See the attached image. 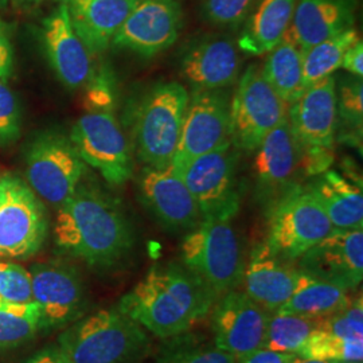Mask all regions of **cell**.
I'll use <instances>...</instances> for the list:
<instances>
[{
  "mask_svg": "<svg viewBox=\"0 0 363 363\" xmlns=\"http://www.w3.org/2000/svg\"><path fill=\"white\" fill-rule=\"evenodd\" d=\"M70 140L84 163L105 181L121 186L133 174L130 143L111 108H93L73 125Z\"/></svg>",
  "mask_w": 363,
  "mask_h": 363,
  "instance_id": "obj_9",
  "label": "cell"
},
{
  "mask_svg": "<svg viewBox=\"0 0 363 363\" xmlns=\"http://www.w3.org/2000/svg\"><path fill=\"white\" fill-rule=\"evenodd\" d=\"M358 38V33L352 27L301 52L304 89L340 69L345 52Z\"/></svg>",
  "mask_w": 363,
  "mask_h": 363,
  "instance_id": "obj_30",
  "label": "cell"
},
{
  "mask_svg": "<svg viewBox=\"0 0 363 363\" xmlns=\"http://www.w3.org/2000/svg\"><path fill=\"white\" fill-rule=\"evenodd\" d=\"M13 50L9 27L0 19V79L10 77L13 73Z\"/></svg>",
  "mask_w": 363,
  "mask_h": 363,
  "instance_id": "obj_39",
  "label": "cell"
},
{
  "mask_svg": "<svg viewBox=\"0 0 363 363\" xmlns=\"http://www.w3.org/2000/svg\"><path fill=\"white\" fill-rule=\"evenodd\" d=\"M295 354L277 352L268 349H259L240 358L237 363H292L295 361Z\"/></svg>",
  "mask_w": 363,
  "mask_h": 363,
  "instance_id": "obj_41",
  "label": "cell"
},
{
  "mask_svg": "<svg viewBox=\"0 0 363 363\" xmlns=\"http://www.w3.org/2000/svg\"><path fill=\"white\" fill-rule=\"evenodd\" d=\"M217 296L183 264L154 265L117 308L159 339L190 331L213 310Z\"/></svg>",
  "mask_w": 363,
  "mask_h": 363,
  "instance_id": "obj_2",
  "label": "cell"
},
{
  "mask_svg": "<svg viewBox=\"0 0 363 363\" xmlns=\"http://www.w3.org/2000/svg\"><path fill=\"white\" fill-rule=\"evenodd\" d=\"M286 113L288 104L269 86L259 66H249L230 101L232 145L247 152L256 151Z\"/></svg>",
  "mask_w": 363,
  "mask_h": 363,
  "instance_id": "obj_8",
  "label": "cell"
},
{
  "mask_svg": "<svg viewBox=\"0 0 363 363\" xmlns=\"http://www.w3.org/2000/svg\"><path fill=\"white\" fill-rule=\"evenodd\" d=\"M295 7L296 0H257L237 40L240 50L249 55L271 52L286 35Z\"/></svg>",
  "mask_w": 363,
  "mask_h": 363,
  "instance_id": "obj_26",
  "label": "cell"
},
{
  "mask_svg": "<svg viewBox=\"0 0 363 363\" xmlns=\"http://www.w3.org/2000/svg\"><path fill=\"white\" fill-rule=\"evenodd\" d=\"M179 171L194 196L202 220H232L240 210V186L237 179V154L232 144L198 156Z\"/></svg>",
  "mask_w": 363,
  "mask_h": 363,
  "instance_id": "obj_10",
  "label": "cell"
},
{
  "mask_svg": "<svg viewBox=\"0 0 363 363\" xmlns=\"http://www.w3.org/2000/svg\"><path fill=\"white\" fill-rule=\"evenodd\" d=\"M362 78L346 79L337 91V132L340 140L352 145L362 144Z\"/></svg>",
  "mask_w": 363,
  "mask_h": 363,
  "instance_id": "obj_33",
  "label": "cell"
},
{
  "mask_svg": "<svg viewBox=\"0 0 363 363\" xmlns=\"http://www.w3.org/2000/svg\"><path fill=\"white\" fill-rule=\"evenodd\" d=\"M318 330L342 339H363L362 298L352 300L340 311L319 318Z\"/></svg>",
  "mask_w": 363,
  "mask_h": 363,
  "instance_id": "obj_36",
  "label": "cell"
},
{
  "mask_svg": "<svg viewBox=\"0 0 363 363\" xmlns=\"http://www.w3.org/2000/svg\"><path fill=\"white\" fill-rule=\"evenodd\" d=\"M298 269L316 280L346 291L363 279V232L334 230L298 259Z\"/></svg>",
  "mask_w": 363,
  "mask_h": 363,
  "instance_id": "obj_18",
  "label": "cell"
},
{
  "mask_svg": "<svg viewBox=\"0 0 363 363\" xmlns=\"http://www.w3.org/2000/svg\"><path fill=\"white\" fill-rule=\"evenodd\" d=\"M232 144L230 100L223 89H194L182 127L181 139L172 159L181 167L198 156Z\"/></svg>",
  "mask_w": 363,
  "mask_h": 363,
  "instance_id": "obj_14",
  "label": "cell"
},
{
  "mask_svg": "<svg viewBox=\"0 0 363 363\" xmlns=\"http://www.w3.org/2000/svg\"><path fill=\"white\" fill-rule=\"evenodd\" d=\"M331 363H354V362H331Z\"/></svg>",
  "mask_w": 363,
  "mask_h": 363,
  "instance_id": "obj_45",
  "label": "cell"
},
{
  "mask_svg": "<svg viewBox=\"0 0 363 363\" xmlns=\"http://www.w3.org/2000/svg\"><path fill=\"white\" fill-rule=\"evenodd\" d=\"M39 333H43L42 320L34 301L0 306V350L22 346Z\"/></svg>",
  "mask_w": 363,
  "mask_h": 363,
  "instance_id": "obj_32",
  "label": "cell"
},
{
  "mask_svg": "<svg viewBox=\"0 0 363 363\" xmlns=\"http://www.w3.org/2000/svg\"><path fill=\"white\" fill-rule=\"evenodd\" d=\"M140 0H66L76 34L93 54L105 52Z\"/></svg>",
  "mask_w": 363,
  "mask_h": 363,
  "instance_id": "obj_23",
  "label": "cell"
},
{
  "mask_svg": "<svg viewBox=\"0 0 363 363\" xmlns=\"http://www.w3.org/2000/svg\"><path fill=\"white\" fill-rule=\"evenodd\" d=\"M211 311L213 342L220 350L240 359L262 349L271 315L244 291L222 295Z\"/></svg>",
  "mask_w": 363,
  "mask_h": 363,
  "instance_id": "obj_16",
  "label": "cell"
},
{
  "mask_svg": "<svg viewBox=\"0 0 363 363\" xmlns=\"http://www.w3.org/2000/svg\"><path fill=\"white\" fill-rule=\"evenodd\" d=\"M301 271L279 259L268 245L259 244L245 264L241 286L244 292L268 312H277L298 289Z\"/></svg>",
  "mask_w": 363,
  "mask_h": 363,
  "instance_id": "obj_20",
  "label": "cell"
},
{
  "mask_svg": "<svg viewBox=\"0 0 363 363\" xmlns=\"http://www.w3.org/2000/svg\"><path fill=\"white\" fill-rule=\"evenodd\" d=\"M181 259L217 298L241 284L245 262L230 220H201L184 235Z\"/></svg>",
  "mask_w": 363,
  "mask_h": 363,
  "instance_id": "obj_4",
  "label": "cell"
},
{
  "mask_svg": "<svg viewBox=\"0 0 363 363\" xmlns=\"http://www.w3.org/2000/svg\"><path fill=\"white\" fill-rule=\"evenodd\" d=\"M319 318L274 312L269 318L264 349L298 354L307 339L318 330Z\"/></svg>",
  "mask_w": 363,
  "mask_h": 363,
  "instance_id": "obj_31",
  "label": "cell"
},
{
  "mask_svg": "<svg viewBox=\"0 0 363 363\" xmlns=\"http://www.w3.org/2000/svg\"><path fill=\"white\" fill-rule=\"evenodd\" d=\"M301 273L298 289L277 312L323 318L350 306L352 300L346 289Z\"/></svg>",
  "mask_w": 363,
  "mask_h": 363,
  "instance_id": "obj_28",
  "label": "cell"
},
{
  "mask_svg": "<svg viewBox=\"0 0 363 363\" xmlns=\"http://www.w3.org/2000/svg\"><path fill=\"white\" fill-rule=\"evenodd\" d=\"M257 0H205L202 10L208 22L218 26L241 25Z\"/></svg>",
  "mask_w": 363,
  "mask_h": 363,
  "instance_id": "obj_37",
  "label": "cell"
},
{
  "mask_svg": "<svg viewBox=\"0 0 363 363\" xmlns=\"http://www.w3.org/2000/svg\"><path fill=\"white\" fill-rule=\"evenodd\" d=\"M292 363H331L327 362V361H319V359H307V358H300L296 357L295 361Z\"/></svg>",
  "mask_w": 363,
  "mask_h": 363,
  "instance_id": "obj_43",
  "label": "cell"
},
{
  "mask_svg": "<svg viewBox=\"0 0 363 363\" xmlns=\"http://www.w3.org/2000/svg\"><path fill=\"white\" fill-rule=\"evenodd\" d=\"M183 13L175 0H140L112 40L118 48L145 58L155 57L177 42Z\"/></svg>",
  "mask_w": 363,
  "mask_h": 363,
  "instance_id": "obj_17",
  "label": "cell"
},
{
  "mask_svg": "<svg viewBox=\"0 0 363 363\" xmlns=\"http://www.w3.org/2000/svg\"><path fill=\"white\" fill-rule=\"evenodd\" d=\"M7 1H9V0H0V7H6V6H7Z\"/></svg>",
  "mask_w": 363,
  "mask_h": 363,
  "instance_id": "obj_44",
  "label": "cell"
},
{
  "mask_svg": "<svg viewBox=\"0 0 363 363\" xmlns=\"http://www.w3.org/2000/svg\"><path fill=\"white\" fill-rule=\"evenodd\" d=\"M334 230L325 210L304 186L269 210L265 244L279 259L292 262Z\"/></svg>",
  "mask_w": 363,
  "mask_h": 363,
  "instance_id": "obj_7",
  "label": "cell"
},
{
  "mask_svg": "<svg viewBox=\"0 0 363 363\" xmlns=\"http://www.w3.org/2000/svg\"><path fill=\"white\" fill-rule=\"evenodd\" d=\"M357 0H298L288 33L301 52L349 30L355 22Z\"/></svg>",
  "mask_w": 363,
  "mask_h": 363,
  "instance_id": "obj_24",
  "label": "cell"
},
{
  "mask_svg": "<svg viewBox=\"0 0 363 363\" xmlns=\"http://www.w3.org/2000/svg\"><path fill=\"white\" fill-rule=\"evenodd\" d=\"M49 218L45 205L26 182L0 177V259H26L46 241Z\"/></svg>",
  "mask_w": 363,
  "mask_h": 363,
  "instance_id": "obj_6",
  "label": "cell"
},
{
  "mask_svg": "<svg viewBox=\"0 0 363 363\" xmlns=\"http://www.w3.org/2000/svg\"><path fill=\"white\" fill-rule=\"evenodd\" d=\"M240 55L232 39L206 37L184 52L181 73L194 89H225L240 74Z\"/></svg>",
  "mask_w": 363,
  "mask_h": 363,
  "instance_id": "obj_22",
  "label": "cell"
},
{
  "mask_svg": "<svg viewBox=\"0 0 363 363\" xmlns=\"http://www.w3.org/2000/svg\"><path fill=\"white\" fill-rule=\"evenodd\" d=\"M337 230H355L363 228L362 182L327 169L306 186Z\"/></svg>",
  "mask_w": 363,
  "mask_h": 363,
  "instance_id": "obj_25",
  "label": "cell"
},
{
  "mask_svg": "<svg viewBox=\"0 0 363 363\" xmlns=\"http://www.w3.org/2000/svg\"><path fill=\"white\" fill-rule=\"evenodd\" d=\"M288 121L304 147L334 148L337 132V81L333 76L307 86L288 105Z\"/></svg>",
  "mask_w": 363,
  "mask_h": 363,
  "instance_id": "obj_19",
  "label": "cell"
},
{
  "mask_svg": "<svg viewBox=\"0 0 363 363\" xmlns=\"http://www.w3.org/2000/svg\"><path fill=\"white\" fill-rule=\"evenodd\" d=\"M232 354L220 350L206 337L191 331L163 339L148 363H237Z\"/></svg>",
  "mask_w": 363,
  "mask_h": 363,
  "instance_id": "obj_29",
  "label": "cell"
},
{
  "mask_svg": "<svg viewBox=\"0 0 363 363\" xmlns=\"http://www.w3.org/2000/svg\"><path fill=\"white\" fill-rule=\"evenodd\" d=\"M261 73L273 91L288 105L294 103L304 91L301 50L288 31L268 52Z\"/></svg>",
  "mask_w": 363,
  "mask_h": 363,
  "instance_id": "obj_27",
  "label": "cell"
},
{
  "mask_svg": "<svg viewBox=\"0 0 363 363\" xmlns=\"http://www.w3.org/2000/svg\"><path fill=\"white\" fill-rule=\"evenodd\" d=\"M55 244L91 269L120 267L135 245V232L124 211L111 196L79 184L57 211Z\"/></svg>",
  "mask_w": 363,
  "mask_h": 363,
  "instance_id": "obj_1",
  "label": "cell"
},
{
  "mask_svg": "<svg viewBox=\"0 0 363 363\" xmlns=\"http://www.w3.org/2000/svg\"><path fill=\"white\" fill-rule=\"evenodd\" d=\"M28 272L42 331L64 330L86 315V286L74 267L61 261H46L31 265Z\"/></svg>",
  "mask_w": 363,
  "mask_h": 363,
  "instance_id": "obj_13",
  "label": "cell"
},
{
  "mask_svg": "<svg viewBox=\"0 0 363 363\" xmlns=\"http://www.w3.org/2000/svg\"><path fill=\"white\" fill-rule=\"evenodd\" d=\"M28 1H39V0H28Z\"/></svg>",
  "mask_w": 363,
  "mask_h": 363,
  "instance_id": "obj_46",
  "label": "cell"
},
{
  "mask_svg": "<svg viewBox=\"0 0 363 363\" xmlns=\"http://www.w3.org/2000/svg\"><path fill=\"white\" fill-rule=\"evenodd\" d=\"M340 69L347 70L354 77L362 78L363 76V43L362 39L358 38L349 50L345 52Z\"/></svg>",
  "mask_w": 363,
  "mask_h": 363,
  "instance_id": "obj_40",
  "label": "cell"
},
{
  "mask_svg": "<svg viewBox=\"0 0 363 363\" xmlns=\"http://www.w3.org/2000/svg\"><path fill=\"white\" fill-rule=\"evenodd\" d=\"M138 191L144 208L171 233H189L202 220L194 196L172 164L145 166L138 181Z\"/></svg>",
  "mask_w": 363,
  "mask_h": 363,
  "instance_id": "obj_15",
  "label": "cell"
},
{
  "mask_svg": "<svg viewBox=\"0 0 363 363\" xmlns=\"http://www.w3.org/2000/svg\"><path fill=\"white\" fill-rule=\"evenodd\" d=\"M296 357L327 362L362 363L363 339H342L316 330Z\"/></svg>",
  "mask_w": 363,
  "mask_h": 363,
  "instance_id": "obj_34",
  "label": "cell"
},
{
  "mask_svg": "<svg viewBox=\"0 0 363 363\" xmlns=\"http://www.w3.org/2000/svg\"><path fill=\"white\" fill-rule=\"evenodd\" d=\"M33 301L31 276L25 267L0 259V306Z\"/></svg>",
  "mask_w": 363,
  "mask_h": 363,
  "instance_id": "obj_35",
  "label": "cell"
},
{
  "mask_svg": "<svg viewBox=\"0 0 363 363\" xmlns=\"http://www.w3.org/2000/svg\"><path fill=\"white\" fill-rule=\"evenodd\" d=\"M85 163L70 139L43 133L30 145L26 157L27 184L40 199L60 208L78 186Z\"/></svg>",
  "mask_w": 363,
  "mask_h": 363,
  "instance_id": "obj_11",
  "label": "cell"
},
{
  "mask_svg": "<svg viewBox=\"0 0 363 363\" xmlns=\"http://www.w3.org/2000/svg\"><path fill=\"white\" fill-rule=\"evenodd\" d=\"M23 363H70L57 343L49 345L27 358Z\"/></svg>",
  "mask_w": 363,
  "mask_h": 363,
  "instance_id": "obj_42",
  "label": "cell"
},
{
  "mask_svg": "<svg viewBox=\"0 0 363 363\" xmlns=\"http://www.w3.org/2000/svg\"><path fill=\"white\" fill-rule=\"evenodd\" d=\"M57 345L70 363H142L152 351L150 333L117 307L84 315Z\"/></svg>",
  "mask_w": 363,
  "mask_h": 363,
  "instance_id": "obj_3",
  "label": "cell"
},
{
  "mask_svg": "<svg viewBox=\"0 0 363 363\" xmlns=\"http://www.w3.org/2000/svg\"><path fill=\"white\" fill-rule=\"evenodd\" d=\"M255 178L259 201L274 208L281 199L304 187L307 178L303 160V145L284 117L256 150Z\"/></svg>",
  "mask_w": 363,
  "mask_h": 363,
  "instance_id": "obj_12",
  "label": "cell"
},
{
  "mask_svg": "<svg viewBox=\"0 0 363 363\" xmlns=\"http://www.w3.org/2000/svg\"><path fill=\"white\" fill-rule=\"evenodd\" d=\"M21 133V113L11 89L0 79V144L13 143Z\"/></svg>",
  "mask_w": 363,
  "mask_h": 363,
  "instance_id": "obj_38",
  "label": "cell"
},
{
  "mask_svg": "<svg viewBox=\"0 0 363 363\" xmlns=\"http://www.w3.org/2000/svg\"><path fill=\"white\" fill-rule=\"evenodd\" d=\"M45 49L54 73L69 89H78L91 74V52L72 26L65 1L43 22Z\"/></svg>",
  "mask_w": 363,
  "mask_h": 363,
  "instance_id": "obj_21",
  "label": "cell"
},
{
  "mask_svg": "<svg viewBox=\"0 0 363 363\" xmlns=\"http://www.w3.org/2000/svg\"><path fill=\"white\" fill-rule=\"evenodd\" d=\"M190 94L175 81L155 85L144 96L135 118V144L148 167H166L177 152Z\"/></svg>",
  "mask_w": 363,
  "mask_h": 363,
  "instance_id": "obj_5",
  "label": "cell"
}]
</instances>
